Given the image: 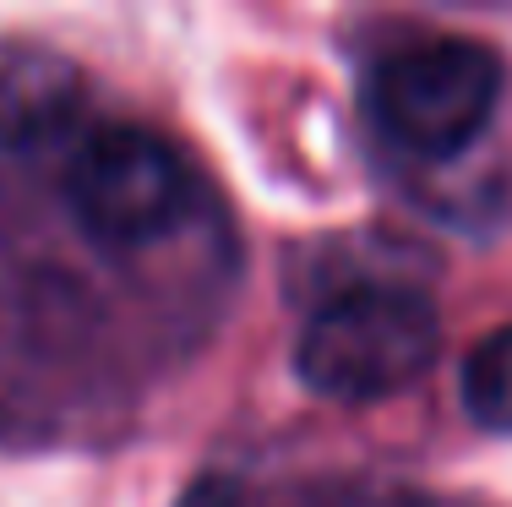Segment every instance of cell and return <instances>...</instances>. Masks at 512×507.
Wrapping results in <instances>:
<instances>
[{
	"label": "cell",
	"instance_id": "obj_1",
	"mask_svg": "<svg viewBox=\"0 0 512 507\" xmlns=\"http://www.w3.org/2000/svg\"><path fill=\"white\" fill-rule=\"evenodd\" d=\"M442 344L431 295L404 279H360L327 295L295 338V371L311 393L371 404L409 388Z\"/></svg>",
	"mask_w": 512,
	"mask_h": 507
},
{
	"label": "cell",
	"instance_id": "obj_2",
	"mask_svg": "<svg viewBox=\"0 0 512 507\" xmlns=\"http://www.w3.org/2000/svg\"><path fill=\"white\" fill-rule=\"evenodd\" d=\"M60 197L99 246L142 251L191 219L202 186L191 159L164 131H148L137 120H99L82 126L77 142H66Z\"/></svg>",
	"mask_w": 512,
	"mask_h": 507
},
{
	"label": "cell",
	"instance_id": "obj_3",
	"mask_svg": "<svg viewBox=\"0 0 512 507\" xmlns=\"http://www.w3.org/2000/svg\"><path fill=\"white\" fill-rule=\"evenodd\" d=\"M507 88V66L485 39L442 33L382 55L365 82V110L393 148L414 159H453L485 126Z\"/></svg>",
	"mask_w": 512,
	"mask_h": 507
},
{
	"label": "cell",
	"instance_id": "obj_4",
	"mask_svg": "<svg viewBox=\"0 0 512 507\" xmlns=\"http://www.w3.org/2000/svg\"><path fill=\"white\" fill-rule=\"evenodd\" d=\"M71 115H77V93L66 82H55L44 66H33L28 77L0 82V148L55 142Z\"/></svg>",
	"mask_w": 512,
	"mask_h": 507
},
{
	"label": "cell",
	"instance_id": "obj_5",
	"mask_svg": "<svg viewBox=\"0 0 512 507\" xmlns=\"http://www.w3.org/2000/svg\"><path fill=\"white\" fill-rule=\"evenodd\" d=\"M458 393H463V409H469L474 426L512 437V322L507 328H491L463 355Z\"/></svg>",
	"mask_w": 512,
	"mask_h": 507
}]
</instances>
